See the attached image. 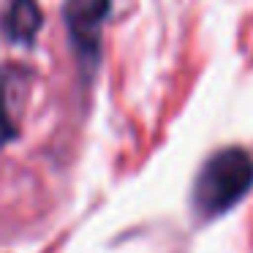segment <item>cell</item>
<instances>
[{
  "label": "cell",
  "instance_id": "6da1fadb",
  "mask_svg": "<svg viewBox=\"0 0 253 253\" xmlns=\"http://www.w3.org/2000/svg\"><path fill=\"white\" fill-rule=\"evenodd\" d=\"M253 188V158L242 147H226L202 166L193 182V210L199 218H218Z\"/></svg>",
  "mask_w": 253,
  "mask_h": 253
},
{
  "label": "cell",
  "instance_id": "7a4b0ae2",
  "mask_svg": "<svg viewBox=\"0 0 253 253\" xmlns=\"http://www.w3.org/2000/svg\"><path fill=\"white\" fill-rule=\"evenodd\" d=\"M109 6L112 0H66V6H63V17H66L71 41L84 60L98 57L101 25L109 14Z\"/></svg>",
  "mask_w": 253,
  "mask_h": 253
},
{
  "label": "cell",
  "instance_id": "3957f363",
  "mask_svg": "<svg viewBox=\"0 0 253 253\" xmlns=\"http://www.w3.org/2000/svg\"><path fill=\"white\" fill-rule=\"evenodd\" d=\"M41 28V8L36 0H11L8 3L6 19H3V33L14 44H30L33 36Z\"/></svg>",
  "mask_w": 253,
  "mask_h": 253
},
{
  "label": "cell",
  "instance_id": "277c9868",
  "mask_svg": "<svg viewBox=\"0 0 253 253\" xmlns=\"http://www.w3.org/2000/svg\"><path fill=\"white\" fill-rule=\"evenodd\" d=\"M17 136V126H14L11 109H8V79L6 74H0V147Z\"/></svg>",
  "mask_w": 253,
  "mask_h": 253
}]
</instances>
